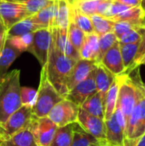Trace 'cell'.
Returning <instances> with one entry per match:
<instances>
[{
	"label": "cell",
	"mask_w": 145,
	"mask_h": 146,
	"mask_svg": "<svg viewBox=\"0 0 145 146\" xmlns=\"http://www.w3.org/2000/svg\"><path fill=\"white\" fill-rule=\"evenodd\" d=\"M136 84V102L125 129L124 146H135L145 133V91L139 74V66L129 70Z\"/></svg>",
	"instance_id": "6da1fadb"
},
{
	"label": "cell",
	"mask_w": 145,
	"mask_h": 146,
	"mask_svg": "<svg viewBox=\"0 0 145 146\" xmlns=\"http://www.w3.org/2000/svg\"><path fill=\"white\" fill-rule=\"evenodd\" d=\"M29 126V125H28ZM0 146H38L29 127L15 133L6 140L0 141Z\"/></svg>",
	"instance_id": "7402d4cb"
},
{
	"label": "cell",
	"mask_w": 145,
	"mask_h": 146,
	"mask_svg": "<svg viewBox=\"0 0 145 146\" xmlns=\"http://www.w3.org/2000/svg\"><path fill=\"white\" fill-rule=\"evenodd\" d=\"M119 90V80L118 77L115 76L112 85L110 86L105 98V111H104V121L109 120L114 114L116 109L117 98Z\"/></svg>",
	"instance_id": "d4e9b609"
},
{
	"label": "cell",
	"mask_w": 145,
	"mask_h": 146,
	"mask_svg": "<svg viewBox=\"0 0 145 146\" xmlns=\"http://www.w3.org/2000/svg\"><path fill=\"white\" fill-rule=\"evenodd\" d=\"M71 21V4L68 0H56L53 27L68 29Z\"/></svg>",
	"instance_id": "d6986e66"
},
{
	"label": "cell",
	"mask_w": 145,
	"mask_h": 146,
	"mask_svg": "<svg viewBox=\"0 0 145 146\" xmlns=\"http://www.w3.org/2000/svg\"><path fill=\"white\" fill-rule=\"evenodd\" d=\"M144 26L145 27V16H144Z\"/></svg>",
	"instance_id": "f907efd6"
},
{
	"label": "cell",
	"mask_w": 145,
	"mask_h": 146,
	"mask_svg": "<svg viewBox=\"0 0 145 146\" xmlns=\"http://www.w3.org/2000/svg\"><path fill=\"white\" fill-rule=\"evenodd\" d=\"M20 75V70L15 69L0 80V124L22 106Z\"/></svg>",
	"instance_id": "3957f363"
},
{
	"label": "cell",
	"mask_w": 145,
	"mask_h": 146,
	"mask_svg": "<svg viewBox=\"0 0 145 146\" xmlns=\"http://www.w3.org/2000/svg\"><path fill=\"white\" fill-rule=\"evenodd\" d=\"M76 62L62 53L52 40L48 61L44 67L49 81L64 98L68 92V83Z\"/></svg>",
	"instance_id": "7a4b0ae2"
},
{
	"label": "cell",
	"mask_w": 145,
	"mask_h": 146,
	"mask_svg": "<svg viewBox=\"0 0 145 146\" xmlns=\"http://www.w3.org/2000/svg\"><path fill=\"white\" fill-rule=\"evenodd\" d=\"M73 124H69L64 127H58L50 146L72 145L73 134Z\"/></svg>",
	"instance_id": "4316f807"
},
{
	"label": "cell",
	"mask_w": 145,
	"mask_h": 146,
	"mask_svg": "<svg viewBox=\"0 0 145 146\" xmlns=\"http://www.w3.org/2000/svg\"><path fill=\"white\" fill-rule=\"evenodd\" d=\"M143 87H144V89L145 91V83H144V82H143Z\"/></svg>",
	"instance_id": "681fc988"
},
{
	"label": "cell",
	"mask_w": 145,
	"mask_h": 146,
	"mask_svg": "<svg viewBox=\"0 0 145 146\" xmlns=\"http://www.w3.org/2000/svg\"><path fill=\"white\" fill-rule=\"evenodd\" d=\"M135 146H145V133L139 139Z\"/></svg>",
	"instance_id": "ee69618b"
},
{
	"label": "cell",
	"mask_w": 145,
	"mask_h": 146,
	"mask_svg": "<svg viewBox=\"0 0 145 146\" xmlns=\"http://www.w3.org/2000/svg\"><path fill=\"white\" fill-rule=\"evenodd\" d=\"M55 10L56 0L51 4L46 6L35 15H32V20L38 29H52L54 24Z\"/></svg>",
	"instance_id": "ffe728a7"
},
{
	"label": "cell",
	"mask_w": 145,
	"mask_h": 146,
	"mask_svg": "<svg viewBox=\"0 0 145 146\" xmlns=\"http://www.w3.org/2000/svg\"><path fill=\"white\" fill-rule=\"evenodd\" d=\"M76 1H78V0H68V2L70 4L73 3H74V2H76Z\"/></svg>",
	"instance_id": "bcb514c9"
},
{
	"label": "cell",
	"mask_w": 145,
	"mask_h": 146,
	"mask_svg": "<svg viewBox=\"0 0 145 146\" xmlns=\"http://www.w3.org/2000/svg\"><path fill=\"white\" fill-rule=\"evenodd\" d=\"M110 73L117 76L125 73V68L120 51L119 41H117L103 56L101 62Z\"/></svg>",
	"instance_id": "5bb4252c"
},
{
	"label": "cell",
	"mask_w": 145,
	"mask_h": 146,
	"mask_svg": "<svg viewBox=\"0 0 145 146\" xmlns=\"http://www.w3.org/2000/svg\"><path fill=\"white\" fill-rule=\"evenodd\" d=\"M104 121L106 146H124L126 121L121 110L116 108L112 116Z\"/></svg>",
	"instance_id": "8992f818"
},
{
	"label": "cell",
	"mask_w": 145,
	"mask_h": 146,
	"mask_svg": "<svg viewBox=\"0 0 145 146\" xmlns=\"http://www.w3.org/2000/svg\"><path fill=\"white\" fill-rule=\"evenodd\" d=\"M97 64L98 63H97L96 62L85 60V59H79V61H77L75 65L73 66V68L71 72L68 80V92L71 89H73L77 84L84 80L90 74V73L97 68Z\"/></svg>",
	"instance_id": "9a60e30c"
},
{
	"label": "cell",
	"mask_w": 145,
	"mask_h": 146,
	"mask_svg": "<svg viewBox=\"0 0 145 146\" xmlns=\"http://www.w3.org/2000/svg\"><path fill=\"white\" fill-rule=\"evenodd\" d=\"M129 8H133V7H138L141 5L142 0H115Z\"/></svg>",
	"instance_id": "b9f144b4"
},
{
	"label": "cell",
	"mask_w": 145,
	"mask_h": 146,
	"mask_svg": "<svg viewBox=\"0 0 145 146\" xmlns=\"http://www.w3.org/2000/svg\"><path fill=\"white\" fill-rule=\"evenodd\" d=\"M137 27L125 21H115L114 28H113V33L116 36L117 39L119 40L124 34H126L127 32L131 31L132 29H136Z\"/></svg>",
	"instance_id": "74e56055"
},
{
	"label": "cell",
	"mask_w": 145,
	"mask_h": 146,
	"mask_svg": "<svg viewBox=\"0 0 145 146\" xmlns=\"http://www.w3.org/2000/svg\"><path fill=\"white\" fill-rule=\"evenodd\" d=\"M64 98L55 89L47 78L46 68L43 67L40 74V82L37 90V100L32 108V115L36 118L47 116L52 108Z\"/></svg>",
	"instance_id": "277c9868"
},
{
	"label": "cell",
	"mask_w": 145,
	"mask_h": 146,
	"mask_svg": "<svg viewBox=\"0 0 145 146\" xmlns=\"http://www.w3.org/2000/svg\"><path fill=\"white\" fill-rule=\"evenodd\" d=\"M103 0H78L72 3L82 14L91 16L97 14V9Z\"/></svg>",
	"instance_id": "d6a6232c"
},
{
	"label": "cell",
	"mask_w": 145,
	"mask_h": 146,
	"mask_svg": "<svg viewBox=\"0 0 145 146\" xmlns=\"http://www.w3.org/2000/svg\"><path fill=\"white\" fill-rule=\"evenodd\" d=\"M32 119V108L29 106H21L3 123L0 124V141L6 140L20 131L26 128Z\"/></svg>",
	"instance_id": "5b68a950"
},
{
	"label": "cell",
	"mask_w": 145,
	"mask_h": 146,
	"mask_svg": "<svg viewBox=\"0 0 145 146\" xmlns=\"http://www.w3.org/2000/svg\"><path fill=\"white\" fill-rule=\"evenodd\" d=\"M115 78V75H114L112 73H110L102 63H98L96 68L95 71V83L97 87V92H98L105 105V98L107 92L112 85L114 80Z\"/></svg>",
	"instance_id": "2e32d148"
},
{
	"label": "cell",
	"mask_w": 145,
	"mask_h": 146,
	"mask_svg": "<svg viewBox=\"0 0 145 146\" xmlns=\"http://www.w3.org/2000/svg\"><path fill=\"white\" fill-rule=\"evenodd\" d=\"M54 1L55 0H20L18 2L23 5L28 15L32 16L42 9L54 3Z\"/></svg>",
	"instance_id": "836d02e7"
},
{
	"label": "cell",
	"mask_w": 145,
	"mask_h": 146,
	"mask_svg": "<svg viewBox=\"0 0 145 146\" xmlns=\"http://www.w3.org/2000/svg\"><path fill=\"white\" fill-rule=\"evenodd\" d=\"M90 17L92 22L94 33H97L98 36L113 32V28L115 21H112L110 18L104 17L97 14L92 15Z\"/></svg>",
	"instance_id": "f546056e"
},
{
	"label": "cell",
	"mask_w": 145,
	"mask_h": 146,
	"mask_svg": "<svg viewBox=\"0 0 145 146\" xmlns=\"http://www.w3.org/2000/svg\"><path fill=\"white\" fill-rule=\"evenodd\" d=\"M7 1H12V2H18L20 0H7Z\"/></svg>",
	"instance_id": "c3c4849f"
},
{
	"label": "cell",
	"mask_w": 145,
	"mask_h": 146,
	"mask_svg": "<svg viewBox=\"0 0 145 146\" xmlns=\"http://www.w3.org/2000/svg\"><path fill=\"white\" fill-rule=\"evenodd\" d=\"M79 108L91 115L104 120L105 105L101 95L98 92L90 96Z\"/></svg>",
	"instance_id": "603a6c76"
},
{
	"label": "cell",
	"mask_w": 145,
	"mask_h": 146,
	"mask_svg": "<svg viewBox=\"0 0 145 146\" xmlns=\"http://www.w3.org/2000/svg\"><path fill=\"white\" fill-rule=\"evenodd\" d=\"M68 38L73 46L79 52V50L85 42V34L73 21H70L68 27Z\"/></svg>",
	"instance_id": "4dcf8cb0"
},
{
	"label": "cell",
	"mask_w": 145,
	"mask_h": 146,
	"mask_svg": "<svg viewBox=\"0 0 145 146\" xmlns=\"http://www.w3.org/2000/svg\"><path fill=\"white\" fill-rule=\"evenodd\" d=\"M140 6H141V8H142V9H143L145 11V0H142V2H141V5H140Z\"/></svg>",
	"instance_id": "f6af8a7d"
},
{
	"label": "cell",
	"mask_w": 145,
	"mask_h": 146,
	"mask_svg": "<svg viewBox=\"0 0 145 146\" xmlns=\"http://www.w3.org/2000/svg\"><path fill=\"white\" fill-rule=\"evenodd\" d=\"M21 54V52L15 49L6 37L3 49L0 51V80L8 74L9 67Z\"/></svg>",
	"instance_id": "ac0fdd59"
},
{
	"label": "cell",
	"mask_w": 145,
	"mask_h": 146,
	"mask_svg": "<svg viewBox=\"0 0 145 146\" xmlns=\"http://www.w3.org/2000/svg\"><path fill=\"white\" fill-rule=\"evenodd\" d=\"M80 59L99 62V36L93 33L85 35V42L79 50Z\"/></svg>",
	"instance_id": "e0dca14e"
},
{
	"label": "cell",
	"mask_w": 145,
	"mask_h": 146,
	"mask_svg": "<svg viewBox=\"0 0 145 146\" xmlns=\"http://www.w3.org/2000/svg\"><path fill=\"white\" fill-rule=\"evenodd\" d=\"M37 100V90L26 87L21 86V102L22 106H29L32 108Z\"/></svg>",
	"instance_id": "d590c367"
},
{
	"label": "cell",
	"mask_w": 145,
	"mask_h": 146,
	"mask_svg": "<svg viewBox=\"0 0 145 146\" xmlns=\"http://www.w3.org/2000/svg\"><path fill=\"white\" fill-rule=\"evenodd\" d=\"M139 42L132 43V44H121L119 43L120 51L122 57L125 72L133 69L134 59L138 52Z\"/></svg>",
	"instance_id": "484cf974"
},
{
	"label": "cell",
	"mask_w": 145,
	"mask_h": 146,
	"mask_svg": "<svg viewBox=\"0 0 145 146\" xmlns=\"http://www.w3.org/2000/svg\"><path fill=\"white\" fill-rule=\"evenodd\" d=\"M76 122L86 133L95 137L103 145L106 146V128L104 120L91 115L79 108Z\"/></svg>",
	"instance_id": "30bf717a"
},
{
	"label": "cell",
	"mask_w": 145,
	"mask_h": 146,
	"mask_svg": "<svg viewBox=\"0 0 145 146\" xmlns=\"http://www.w3.org/2000/svg\"><path fill=\"white\" fill-rule=\"evenodd\" d=\"M79 110L78 105L64 98L52 108L47 116L57 127H64L76 122Z\"/></svg>",
	"instance_id": "52a82bcc"
},
{
	"label": "cell",
	"mask_w": 145,
	"mask_h": 146,
	"mask_svg": "<svg viewBox=\"0 0 145 146\" xmlns=\"http://www.w3.org/2000/svg\"><path fill=\"white\" fill-rule=\"evenodd\" d=\"M73 21L80 30L84 32L85 35L94 33L92 22L91 17L82 14L76 8L71 4V21Z\"/></svg>",
	"instance_id": "83f0119b"
},
{
	"label": "cell",
	"mask_w": 145,
	"mask_h": 146,
	"mask_svg": "<svg viewBox=\"0 0 145 146\" xmlns=\"http://www.w3.org/2000/svg\"><path fill=\"white\" fill-rule=\"evenodd\" d=\"M118 41L116 36L113 32L99 36V62L104 54Z\"/></svg>",
	"instance_id": "e575fe53"
},
{
	"label": "cell",
	"mask_w": 145,
	"mask_h": 146,
	"mask_svg": "<svg viewBox=\"0 0 145 146\" xmlns=\"http://www.w3.org/2000/svg\"><path fill=\"white\" fill-rule=\"evenodd\" d=\"M28 16L26 10L21 3L0 0V21L6 30Z\"/></svg>",
	"instance_id": "8fae6325"
},
{
	"label": "cell",
	"mask_w": 145,
	"mask_h": 146,
	"mask_svg": "<svg viewBox=\"0 0 145 146\" xmlns=\"http://www.w3.org/2000/svg\"><path fill=\"white\" fill-rule=\"evenodd\" d=\"M6 35H7V30L4 27L3 24L0 21V51L3 49V46L4 44L5 39H6Z\"/></svg>",
	"instance_id": "7bdbcfd3"
},
{
	"label": "cell",
	"mask_w": 145,
	"mask_h": 146,
	"mask_svg": "<svg viewBox=\"0 0 145 146\" xmlns=\"http://www.w3.org/2000/svg\"><path fill=\"white\" fill-rule=\"evenodd\" d=\"M141 39V36L138 33L136 29H132L131 31L127 32L126 34H124L118 41L121 44H132V43H138Z\"/></svg>",
	"instance_id": "f35d334b"
},
{
	"label": "cell",
	"mask_w": 145,
	"mask_h": 146,
	"mask_svg": "<svg viewBox=\"0 0 145 146\" xmlns=\"http://www.w3.org/2000/svg\"><path fill=\"white\" fill-rule=\"evenodd\" d=\"M38 30L37 26L33 23L32 20V16H28L15 24H14L10 28L7 30V36H20L29 33H34Z\"/></svg>",
	"instance_id": "f1b7e54d"
},
{
	"label": "cell",
	"mask_w": 145,
	"mask_h": 146,
	"mask_svg": "<svg viewBox=\"0 0 145 146\" xmlns=\"http://www.w3.org/2000/svg\"><path fill=\"white\" fill-rule=\"evenodd\" d=\"M136 30L138 31V33L141 36V39L139 41L138 52H137V55H136L135 59H134L133 68L140 66L141 61L145 57V27L144 26L138 27L136 28Z\"/></svg>",
	"instance_id": "8d00e7d4"
},
{
	"label": "cell",
	"mask_w": 145,
	"mask_h": 146,
	"mask_svg": "<svg viewBox=\"0 0 145 146\" xmlns=\"http://www.w3.org/2000/svg\"><path fill=\"white\" fill-rule=\"evenodd\" d=\"M140 65H145V57L141 61V62H140Z\"/></svg>",
	"instance_id": "7dc6e473"
},
{
	"label": "cell",
	"mask_w": 145,
	"mask_h": 146,
	"mask_svg": "<svg viewBox=\"0 0 145 146\" xmlns=\"http://www.w3.org/2000/svg\"><path fill=\"white\" fill-rule=\"evenodd\" d=\"M9 42L19 51L21 53L24 51H28L29 48L32 45V38H33V33H26L20 36H12L8 37L6 36Z\"/></svg>",
	"instance_id": "1f68e13d"
},
{
	"label": "cell",
	"mask_w": 145,
	"mask_h": 146,
	"mask_svg": "<svg viewBox=\"0 0 145 146\" xmlns=\"http://www.w3.org/2000/svg\"><path fill=\"white\" fill-rule=\"evenodd\" d=\"M145 11L141 8V6L129 8L124 12L110 18L114 21H125L128 22L135 27L144 26Z\"/></svg>",
	"instance_id": "44dd1931"
},
{
	"label": "cell",
	"mask_w": 145,
	"mask_h": 146,
	"mask_svg": "<svg viewBox=\"0 0 145 146\" xmlns=\"http://www.w3.org/2000/svg\"><path fill=\"white\" fill-rule=\"evenodd\" d=\"M112 1L113 0H103L101 3L99 4V6L97 7V14L104 17H108L109 7L112 3Z\"/></svg>",
	"instance_id": "60d3db41"
},
{
	"label": "cell",
	"mask_w": 145,
	"mask_h": 146,
	"mask_svg": "<svg viewBox=\"0 0 145 146\" xmlns=\"http://www.w3.org/2000/svg\"><path fill=\"white\" fill-rule=\"evenodd\" d=\"M73 133L71 146H105L95 137L86 133L77 122L73 124Z\"/></svg>",
	"instance_id": "cb8c5ba5"
},
{
	"label": "cell",
	"mask_w": 145,
	"mask_h": 146,
	"mask_svg": "<svg viewBox=\"0 0 145 146\" xmlns=\"http://www.w3.org/2000/svg\"><path fill=\"white\" fill-rule=\"evenodd\" d=\"M95 71L96 68L92 70L84 80L71 89L65 96V98L80 107L90 96L96 93L97 87L95 83Z\"/></svg>",
	"instance_id": "7c38bea8"
},
{
	"label": "cell",
	"mask_w": 145,
	"mask_h": 146,
	"mask_svg": "<svg viewBox=\"0 0 145 146\" xmlns=\"http://www.w3.org/2000/svg\"><path fill=\"white\" fill-rule=\"evenodd\" d=\"M52 40L54 41L57 49L65 56L75 61H79L80 59L79 52L73 46L68 38V29L53 27Z\"/></svg>",
	"instance_id": "4fadbf2b"
},
{
	"label": "cell",
	"mask_w": 145,
	"mask_h": 146,
	"mask_svg": "<svg viewBox=\"0 0 145 146\" xmlns=\"http://www.w3.org/2000/svg\"><path fill=\"white\" fill-rule=\"evenodd\" d=\"M28 127L38 146H50L58 127L48 116L36 118L33 115Z\"/></svg>",
	"instance_id": "9c48e42d"
},
{
	"label": "cell",
	"mask_w": 145,
	"mask_h": 146,
	"mask_svg": "<svg viewBox=\"0 0 145 146\" xmlns=\"http://www.w3.org/2000/svg\"><path fill=\"white\" fill-rule=\"evenodd\" d=\"M127 9H129V7L115 1L113 0L112 3L109 7V14H108V18H112L122 12H124L125 10H126Z\"/></svg>",
	"instance_id": "ab89813d"
},
{
	"label": "cell",
	"mask_w": 145,
	"mask_h": 146,
	"mask_svg": "<svg viewBox=\"0 0 145 146\" xmlns=\"http://www.w3.org/2000/svg\"><path fill=\"white\" fill-rule=\"evenodd\" d=\"M52 43V29H38L33 33V38L28 51L38 61L41 67H44L48 61Z\"/></svg>",
	"instance_id": "ba28073f"
}]
</instances>
